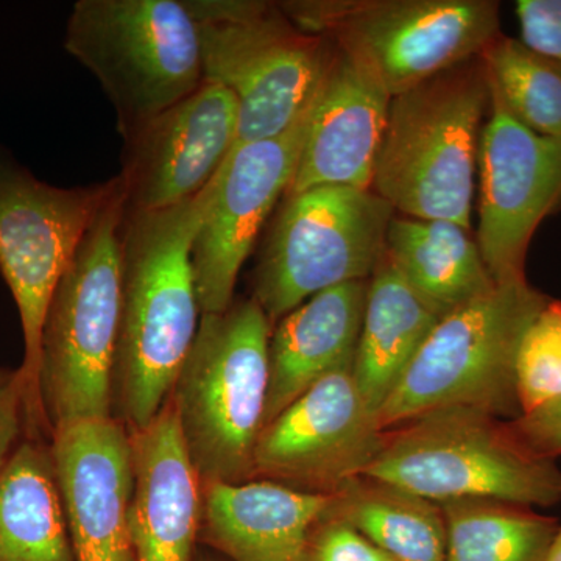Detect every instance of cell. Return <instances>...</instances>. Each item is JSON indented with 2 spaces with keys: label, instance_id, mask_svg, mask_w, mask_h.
I'll use <instances>...</instances> for the list:
<instances>
[{
  "label": "cell",
  "instance_id": "19",
  "mask_svg": "<svg viewBox=\"0 0 561 561\" xmlns=\"http://www.w3.org/2000/svg\"><path fill=\"white\" fill-rule=\"evenodd\" d=\"M330 500L268 481L202 483L198 546L228 561H301Z\"/></svg>",
  "mask_w": 561,
  "mask_h": 561
},
{
  "label": "cell",
  "instance_id": "16",
  "mask_svg": "<svg viewBox=\"0 0 561 561\" xmlns=\"http://www.w3.org/2000/svg\"><path fill=\"white\" fill-rule=\"evenodd\" d=\"M50 445L76 561H135L130 431L81 420L51 432Z\"/></svg>",
  "mask_w": 561,
  "mask_h": 561
},
{
  "label": "cell",
  "instance_id": "31",
  "mask_svg": "<svg viewBox=\"0 0 561 561\" xmlns=\"http://www.w3.org/2000/svg\"><path fill=\"white\" fill-rule=\"evenodd\" d=\"M507 421L515 437L531 454L549 460L561 457V400Z\"/></svg>",
  "mask_w": 561,
  "mask_h": 561
},
{
  "label": "cell",
  "instance_id": "12",
  "mask_svg": "<svg viewBox=\"0 0 561 561\" xmlns=\"http://www.w3.org/2000/svg\"><path fill=\"white\" fill-rule=\"evenodd\" d=\"M383 437L378 415L354 381L353 365H345L265 424L254 453L253 481L331 496L368 470Z\"/></svg>",
  "mask_w": 561,
  "mask_h": 561
},
{
  "label": "cell",
  "instance_id": "5",
  "mask_svg": "<svg viewBox=\"0 0 561 561\" xmlns=\"http://www.w3.org/2000/svg\"><path fill=\"white\" fill-rule=\"evenodd\" d=\"M62 46L98 79L124 142L205 83L201 28L184 0H79Z\"/></svg>",
  "mask_w": 561,
  "mask_h": 561
},
{
  "label": "cell",
  "instance_id": "11",
  "mask_svg": "<svg viewBox=\"0 0 561 561\" xmlns=\"http://www.w3.org/2000/svg\"><path fill=\"white\" fill-rule=\"evenodd\" d=\"M119 187V176L91 186H51L0 144V273L20 312L24 339L20 368L33 409L44 423L38 387L41 332L51 294Z\"/></svg>",
  "mask_w": 561,
  "mask_h": 561
},
{
  "label": "cell",
  "instance_id": "29",
  "mask_svg": "<svg viewBox=\"0 0 561 561\" xmlns=\"http://www.w3.org/2000/svg\"><path fill=\"white\" fill-rule=\"evenodd\" d=\"M301 561H397L350 524L323 515L309 530Z\"/></svg>",
  "mask_w": 561,
  "mask_h": 561
},
{
  "label": "cell",
  "instance_id": "1",
  "mask_svg": "<svg viewBox=\"0 0 561 561\" xmlns=\"http://www.w3.org/2000/svg\"><path fill=\"white\" fill-rule=\"evenodd\" d=\"M213 191L210 180L201 194L172 208L125 210L113 419L130 432L160 413L201 327L192 247Z\"/></svg>",
  "mask_w": 561,
  "mask_h": 561
},
{
  "label": "cell",
  "instance_id": "15",
  "mask_svg": "<svg viewBox=\"0 0 561 561\" xmlns=\"http://www.w3.org/2000/svg\"><path fill=\"white\" fill-rule=\"evenodd\" d=\"M238 138V103L205 80L125 142L119 180L127 213H154L190 201L216 176Z\"/></svg>",
  "mask_w": 561,
  "mask_h": 561
},
{
  "label": "cell",
  "instance_id": "9",
  "mask_svg": "<svg viewBox=\"0 0 561 561\" xmlns=\"http://www.w3.org/2000/svg\"><path fill=\"white\" fill-rule=\"evenodd\" d=\"M295 27L331 36L364 61L394 98L479 58L501 35L500 3L491 0L287 2Z\"/></svg>",
  "mask_w": 561,
  "mask_h": 561
},
{
  "label": "cell",
  "instance_id": "20",
  "mask_svg": "<svg viewBox=\"0 0 561 561\" xmlns=\"http://www.w3.org/2000/svg\"><path fill=\"white\" fill-rule=\"evenodd\" d=\"M368 284L353 280L320 291L273 327L264 426L328 373L354 364Z\"/></svg>",
  "mask_w": 561,
  "mask_h": 561
},
{
  "label": "cell",
  "instance_id": "23",
  "mask_svg": "<svg viewBox=\"0 0 561 561\" xmlns=\"http://www.w3.org/2000/svg\"><path fill=\"white\" fill-rule=\"evenodd\" d=\"M386 254L443 317L497 286L471 230L454 221L393 216Z\"/></svg>",
  "mask_w": 561,
  "mask_h": 561
},
{
  "label": "cell",
  "instance_id": "24",
  "mask_svg": "<svg viewBox=\"0 0 561 561\" xmlns=\"http://www.w3.org/2000/svg\"><path fill=\"white\" fill-rule=\"evenodd\" d=\"M327 515L342 519L397 561H445L442 505L360 474L331 494Z\"/></svg>",
  "mask_w": 561,
  "mask_h": 561
},
{
  "label": "cell",
  "instance_id": "3",
  "mask_svg": "<svg viewBox=\"0 0 561 561\" xmlns=\"http://www.w3.org/2000/svg\"><path fill=\"white\" fill-rule=\"evenodd\" d=\"M272 330L253 298L202 316L169 397L202 483L253 481L267 404Z\"/></svg>",
  "mask_w": 561,
  "mask_h": 561
},
{
  "label": "cell",
  "instance_id": "14",
  "mask_svg": "<svg viewBox=\"0 0 561 561\" xmlns=\"http://www.w3.org/2000/svg\"><path fill=\"white\" fill-rule=\"evenodd\" d=\"M311 108L278 138L234 147L214 176L213 201L192 247L203 313L228 311L234 302L243 262L297 172Z\"/></svg>",
  "mask_w": 561,
  "mask_h": 561
},
{
  "label": "cell",
  "instance_id": "13",
  "mask_svg": "<svg viewBox=\"0 0 561 561\" xmlns=\"http://www.w3.org/2000/svg\"><path fill=\"white\" fill-rule=\"evenodd\" d=\"M489 88L478 154V245L494 283H524L535 231L561 209V136L524 127Z\"/></svg>",
  "mask_w": 561,
  "mask_h": 561
},
{
  "label": "cell",
  "instance_id": "25",
  "mask_svg": "<svg viewBox=\"0 0 561 561\" xmlns=\"http://www.w3.org/2000/svg\"><path fill=\"white\" fill-rule=\"evenodd\" d=\"M445 561H545L560 522L516 502L467 497L443 502Z\"/></svg>",
  "mask_w": 561,
  "mask_h": 561
},
{
  "label": "cell",
  "instance_id": "32",
  "mask_svg": "<svg viewBox=\"0 0 561 561\" xmlns=\"http://www.w3.org/2000/svg\"><path fill=\"white\" fill-rule=\"evenodd\" d=\"M545 561H561V523L559 531H557L556 535V540H553Z\"/></svg>",
  "mask_w": 561,
  "mask_h": 561
},
{
  "label": "cell",
  "instance_id": "17",
  "mask_svg": "<svg viewBox=\"0 0 561 561\" xmlns=\"http://www.w3.org/2000/svg\"><path fill=\"white\" fill-rule=\"evenodd\" d=\"M391 95L371 69L335 47L309 114L286 195L317 186L371 190Z\"/></svg>",
  "mask_w": 561,
  "mask_h": 561
},
{
  "label": "cell",
  "instance_id": "4",
  "mask_svg": "<svg viewBox=\"0 0 561 561\" xmlns=\"http://www.w3.org/2000/svg\"><path fill=\"white\" fill-rule=\"evenodd\" d=\"M124 217L121 184L51 294L41 332L38 378L41 408L50 435L76 421L113 419Z\"/></svg>",
  "mask_w": 561,
  "mask_h": 561
},
{
  "label": "cell",
  "instance_id": "22",
  "mask_svg": "<svg viewBox=\"0 0 561 561\" xmlns=\"http://www.w3.org/2000/svg\"><path fill=\"white\" fill-rule=\"evenodd\" d=\"M0 561H76L50 438L31 435L0 472Z\"/></svg>",
  "mask_w": 561,
  "mask_h": 561
},
{
  "label": "cell",
  "instance_id": "30",
  "mask_svg": "<svg viewBox=\"0 0 561 561\" xmlns=\"http://www.w3.org/2000/svg\"><path fill=\"white\" fill-rule=\"evenodd\" d=\"M515 10L523 43L561 62V0H519Z\"/></svg>",
  "mask_w": 561,
  "mask_h": 561
},
{
  "label": "cell",
  "instance_id": "18",
  "mask_svg": "<svg viewBox=\"0 0 561 561\" xmlns=\"http://www.w3.org/2000/svg\"><path fill=\"white\" fill-rule=\"evenodd\" d=\"M135 561H194L202 481L184 448L171 398L146 427L130 432Z\"/></svg>",
  "mask_w": 561,
  "mask_h": 561
},
{
  "label": "cell",
  "instance_id": "8",
  "mask_svg": "<svg viewBox=\"0 0 561 561\" xmlns=\"http://www.w3.org/2000/svg\"><path fill=\"white\" fill-rule=\"evenodd\" d=\"M201 28L205 80L238 103L234 147L278 138L311 105L332 51L280 7L251 0H184Z\"/></svg>",
  "mask_w": 561,
  "mask_h": 561
},
{
  "label": "cell",
  "instance_id": "26",
  "mask_svg": "<svg viewBox=\"0 0 561 561\" xmlns=\"http://www.w3.org/2000/svg\"><path fill=\"white\" fill-rule=\"evenodd\" d=\"M486 80L524 127L561 136V62L522 39L497 36L482 51Z\"/></svg>",
  "mask_w": 561,
  "mask_h": 561
},
{
  "label": "cell",
  "instance_id": "21",
  "mask_svg": "<svg viewBox=\"0 0 561 561\" xmlns=\"http://www.w3.org/2000/svg\"><path fill=\"white\" fill-rule=\"evenodd\" d=\"M442 317L383 254L368 284L353 364L357 389L376 415Z\"/></svg>",
  "mask_w": 561,
  "mask_h": 561
},
{
  "label": "cell",
  "instance_id": "28",
  "mask_svg": "<svg viewBox=\"0 0 561 561\" xmlns=\"http://www.w3.org/2000/svg\"><path fill=\"white\" fill-rule=\"evenodd\" d=\"M31 435L50 438L49 431L33 409L21 368L0 365V472Z\"/></svg>",
  "mask_w": 561,
  "mask_h": 561
},
{
  "label": "cell",
  "instance_id": "7",
  "mask_svg": "<svg viewBox=\"0 0 561 561\" xmlns=\"http://www.w3.org/2000/svg\"><path fill=\"white\" fill-rule=\"evenodd\" d=\"M364 474L443 504L491 497L551 507L561 501L557 460L524 448L507 420L472 409H443L386 431Z\"/></svg>",
  "mask_w": 561,
  "mask_h": 561
},
{
  "label": "cell",
  "instance_id": "6",
  "mask_svg": "<svg viewBox=\"0 0 561 561\" xmlns=\"http://www.w3.org/2000/svg\"><path fill=\"white\" fill-rule=\"evenodd\" d=\"M549 300L527 280L497 284L489 294L442 317L378 412L381 430L443 409L518 419L515 365L519 343Z\"/></svg>",
  "mask_w": 561,
  "mask_h": 561
},
{
  "label": "cell",
  "instance_id": "10",
  "mask_svg": "<svg viewBox=\"0 0 561 561\" xmlns=\"http://www.w3.org/2000/svg\"><path fill=\"white\" fill-rule=\"evenodd\" d=\"M393 208L371 190L317 186L286 195L256 271L253 300L272 327L313 295L371 278Z\"/></svg>",
  "mask_w": 561,
  "mask_h": 561
},
{
  "label": "cell",
  "instance_id": "2",
  "mask_svg": "<svg viewBox=\"0 0 561 561\" xmlns=\"http://www.w3.org/2000/svg\"><path fill=\"white\" fill-rule=\"evenodd\" d=\"M490 88L481 57L391 98L371 191L401 216L471 230Z\"/></svg>",
  "mask_w": 561,
  "mask_h": 561
},
{
  "label": "cell",
  "instance_id": "33",
  "mask_svg": "<svg viewBox=\"0 0 561 561\" xmlns=\"http://www.w3.org/2000/svg\"><path fill=\"white\" fill-rule=\"evenodd\" d=\"M194 561H228V560H225L224 557L219 556V553L209 551V549L203 548V546H198L197 552H195Z\"/></svg>",
  "mask_w": 561,
  "mask_h": 561
},
{
  "label": "cell",
  "instance_id": "27",
  "mask_svg": "<svg viewBox=\"0 0 561 561\" xmlns=\"http://www.w3.org/2000/svg\"><path fill=\"white\" fill-rule=\"evenodd\" d=\"M515 381L522 415L561 400V301L546 302L524 332Z\"/></svg>",
  "mask_w": 561,
  "mask_h": 561
}]
</instances>
